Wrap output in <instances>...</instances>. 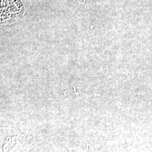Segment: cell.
<instances>
[{"label":"cell","instance_id":"obj_1","mask_svg":"<svg viewBox=\"0 0 152 152\" xmlns=\"http://www.w3.org/2000/svg\"><path fill=\"white\" fill-rule=\"evenodd\" d=\"M60 1L63 2H67V3H71L75 4H85L86 0H59Z\"/></svg>","mask_w":152,"mask_h":152}]
</instances>
